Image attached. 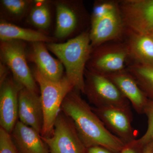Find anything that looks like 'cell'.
<instances>
[{
    "label": "cell",
    "mask_w": 153,
    "mask_h": 153,
    "mask_svg": "<svg viewBox=\"0 0 153 153\" xmlns=\"http://www.w3.org/2000/svg\"><path fill=\"white\" fill-rule=\"evenodd\" d=\"M0 125L11 134L19 118V97L23 86L8 77L0 85Z\"/></svg>",
    "instance_id": "cell-10"
},
{
    "label": "cell",
    "mask_w": 153,
    "mask_h": 153,
    "mask_svg": "<svg viewBox=\"0 0 153 153\" xmlns=\"http://www.w3.org/2000/svg\"><path fill=\"white\" fill-rule=\"evenodd\" d=\"M129 59L126 42L109 41L93 48L88 62V70L108 75L125 70Z\"/></svg>",
    "instance_id": "cell-6"
},
{
    "label": "cell",
    "mask_w": 153,
    "mask_h": 153,
    "mask_svg": "<svg viewBox=\"0 0 153 153\" xmlns=\"http://www.w3.org/2000/svg\"><path fill=\"white\" fill-rule=\"evenodd\" d=\"M30 57L36 68L47 79L57 81L64 76L62 63L51 56L43 42L33 43Z\"/></svg>",
    "instance_id": "cell-14"
},
{
    "label": "cell",
    "mask_w": 153,
    "mask_h": 153,
    "mask_svg": "<svg viewBox=\"0 0 153 153\" xmlns=\"http://www.w3.org/2000/svg\"><path fill=\"white\" fill-rule=\"evenodd\" d=\"M105 76L114 83L137 112H143L148 100L136 81L126 69Z\"/></svg>",
    "instance_id": "cell-13"
},
{
    "label": "cell",
    "mask_w": 153,
    "mask_h": 153,
    "mask_svg": "<svg viewBox=\"0 0 153 153\" xmlns=\"http://www.w3.org/2000/svg\"><path fill=\"white\" fill-rule=\"evenodd\" d=\"M77 23L76 15L68 6L59 4L56 6L55 36L57 38L67 37L76 28Z\"/></svg>",
    "instance_id": "cell-17"
},
{
    "label": "cell",
    "mask_w": 153,
    "mask_h": 153,
    "mask_svg": "<svg viewBox=\"0 0 153 153\" xmlns=\"http://www.w3.org/2000/svg\"><path fill=\"white\" fill-rule=\"evenodd\" d=\"M36 4L31 10L30 19L33 25L42 29H47L51 23V16L49 7L44 0H36Z\"/></svg>",
    "instance_id": "cell-19"
},
{
    "label": "cell",
    "mask_w": 153,
    "mask_h": 153,
    "mask_svg": "<svg viewBox=\"0 0 153 153\" xmlns=\"http://www.w3.org/2000/svg\"><path fill=\"white\" fill-rule=\"evenodd\" d=\"M47 48L59 59L66 76L78 92L85 93V66L93 48L89 32H83L64 43H47Z\"/></svg>",
    "instance_id": "cell-2"
},
{
    "label": "cell",
    "mask_w": 153,
    "mask_h": 153,
    "mask_svg": "<svg viewBox=\"0 0 153 153\" xmlns=\"http://www.w3.org/2000/svg\"><path fill=\"white\" fill-rule=\"evenodd\" d=\"M91 25L89 35L93 48L109 41L121 40L126 29L118 1L97 2L93 8Z\"/></svg>",
    "instance_id": "cell-3"
},
{
    "label": "cell",
    "mask_w": 153,
    "mask_h": 153,
    "mask_svg": "<svg viewBox=\"0 0 153 153\" xmlns=\"http://www.w3.org/2000/svg\"><path fill=\"white\" fill-rule=\"evenodd\" d=\"M85 93L95 107H115L129 109V102L105 75L85 69Z\"/></svg>",
    "instance_id": "cell-5"
},
{
    "label": "cell",
    "mask_w": 153,
    "mask_h": 153,
    "mask_svg": "<svg viewBox=\"0 0 153 153\" xmlns=\"http://www.w3.org/2000/svg\"><path fill=\"white\" fill-rule=\"evenodd\" d=\"M149 36H151V37H152V38L153 39V31L152 32H151L149 34Z\"/></svg>",
    "instance_id": "cell-27"
},
{
    "label": "cell",
    "mask_w": 153,
    "mask_h": 153,
    "mask_svg": "<svg viewBox=\"0 0 153 153\" xmlns=\"http://www.w3.org/2000/svg\"><path fill=\"white\" fill-rule=\"evenodd\" d=\"M61 111L71 118L87 149L100 146L112 152L117 153L121 152L126 145L106 128L92 108L75 89L64 99Z\"/></svg>",
    "instance_id": "cell-1"
},
{
    "label": "cell",
    "mask_w": 153,
    "mask_h": 153,
    "mask_svg": "<svg viewBox=\"0 0 153 153\" xmlns=\"http://www.w3.org/2000/svg\"><path fill=\"white\" fill-rule=\"evenodd\" d=\"M145 94L153 96V66L132 63L126 68Z\"/></svg>",
    "instance_id": "cell-18"
},
{
    "label": "cell",
    "mask_w": 153,
    "mask_h": 153,
    "mask_svg": "<svg viewBox=\"0 0 153 153\" xmlns=\"http://www.w3.org/2000/svg\"><path fill=\"white\" fill-rule=\"evenodd\" d=\"M10 134L19 153H50L41 134L19 120Z\"/></svg>",
    "instance_id": "cell-12"
},
{
    "label": "cell",
    "mask_w": 153,
    "mask_h": 153,
    "mask_svg": "<svg viewBox=\"0 0 153 153\" xmlns=\"http://www.w3.org/2000/svg\"><path fill=\"white\" fill-rule=\"evenodd\" d=\"M42 138L50 153H87L73 122L62 111L55 121L52 135Z\"/></svg>",
    "instance_id": "cell-8"
},
{
    "label": "cell",
    "mask_w": 153,
    "mask_h": 153,
    "mask_svg": "<svg viewBox=\"0 0 153 153\" xmlns=\"http://www.w3.org/2000/svg\"><path fill=\"white\" fill-rule=\"evenodd\" d=\"M144 146L143 153H153V140Z\"/></svg>",
    "instance_id": "cell-26"
},
{
    "label": "cell",
    "mask_w": 153,
    "mask_h": 153,
    "mask_svg": "<svg viewBox=\"0 0 153 153\" xmlns=\"http://www.w3.org/2000/svg\"><path fill=\"white\" fill-rule=\"evenodd\" d=\"M3 6L9 13L14 15H22L26 10L32 1L25 0H3Z\"/></svg>",
    "instance_id": "cell-21"
},
{
    "label": "cell",
    "mask_w": 153,
    "mask_h": 153,
    "mask_svg": "<svg viewBox=\"0 0 153 153\" xmlns=\"http://www.w3.org/2000/svg\"><path fill=\"white\" fill-rule=\"evenodd\" d=\"M5 65L1 63L0 67V85L4 82L8 76V69Z\"/></svg>",
    "instance_id": "cell-24"
},
{
    "label": "cell",
    "mask_w": 153,
    "mask_h": 153,
    "mask_svg": "<svg viewBox=\"0 0 153 153\" xmlns=\"http://www.w3.org/2000/svg\"><path fill=\"white\" fill-rule=\"evenodd\" d=\"M19 121L41 134L44 124V114L40 96L38 92L23 88L19 97Z\"/></svg>",
    "instance_id": "cell-11"
},
{
    "label": "cell",
    "mask_w": 153,
    "mask_h": 153,
    "mask_svg": "<svg viewBox=\"0 0 153 153\" xmlns=\"http://www.w3.org/2000/svg\"><path fill=\"white\" fill-rule=\"evenodd\" d=\"M0 38L1 41L17 40L34 42L50 43L54 39L43 33L26 28L20 27L7 22L0 24Z\"/></svg>",
    "instance_id": "cell-16"
},
{
    "label": "cell",
    "mask_w": 153,
    "mask_h": 153,
    "mask_svg": "<svg viewBox=\"0 0 153 153\" xmlns=\"http://www.w3.org/2000/svg\"><path fill=\"white\" fill-rule=\"evenodd\" d=\"M87 153H112V152L103 147L94 146L88 148Z\"/></svg>",
    "instance_id": "cell-23"
},
{
    "label": "cell",
    "mask_w": 153,
    "mask_h": 153,
    "mask_svg": "<svg viewBox=\"0 0 153 153\" xmlns=\"http://www.w3.org/2000/svg\"><path fill=\"white\" fill-rule=\"evenodd\" d=\"M121 153H137L134 147L130 144L126 145L121 152Z\"/></svg>",
    "instance_id": "cell-25"
},
{
    "label": "cell",
    "mask_w": 153,
    "mask_h": 153,
    "mask_svg": "<svg viewBox=\"0 0 153 153\" xmlns=\"http://www.w3.org/2000/svg\"><path fill=\"white\" fill-rule=\"evenodd\" d=\"M1 57L13 73V78L23 87L38 92V86L26 60L25 45L17 40L1 41Z\"/></svg>",
    "instance_id": "cell-7"
},
{
    "label": "cell",
    "mask_w": 153,
    "mask_h": 153,
    "mask_svg": "<svg viewBox=\"0 0 153 153\" xmlns=\"http://www.w3.org/2000/svg\"><path fill=\"white\" fill-rule=\"evenodd\" d=\"M125 41L129 59L133 63L153 66V39L148 35L133 33L126 30Z\"/></svg>",
    "instance_id": "cell-15"
},
{
    "label": "cell",
    "mask_w": 153,
    "mask_h": 153,
    "mask_svg": "<svg viewBox=\"0 0 153 153\" xmlns=\"http://www.w3.org/2000/svg\"><path fill=\"white\" fill-rule=\"evenodd\" d=\"M92 108L106 128L126 144L135 140L136 133L132 127L130 109L115 107Z\"/></svg>",
    "instance_id": "cell-9"
},
{
    "label": "cell",
    "mask_w": 153,
    "mask_h": 153,
    "mask_svg": "<svg viewBox=\"0 0 153 153\" xmlns=\"http://www.w3.org/2000/svg\"><path fill=\"white\" fill-rule=\"evenodd\" d=\"M33 74L40 87L44 114L41 136L44 137H51L63 100L67 94L74 89V87L66 76L59 81H52L45 77L36 67L33 69Z\"/></svg>",
    "instance_id": "cell-4"
},
{
    "label": "cell",
    "mask_w": 153,
    "mask_h": 153,
    "mask_svg": "<svg viewBox=\"0 0 153 153\" xmlns=\"http://www.w3.org/2000/svg\"><path fill=\"white\" fill-rule=\"evenodd\" d=\"M0 153H19L10 134L0 128Z\"/></svg>",
    "instance_id": "cell-22"
},
{
    "label": "cell",
    "mask_w": 153,
    "mask_h": 153,
    "mask_svg": "<svg viewBox=\"0 0 153 153\" xmlns=\"http://www.w3.org/2000/svg\"><path fill=\"white\" fill-rule=\"evenodd\" d=\"M143 112L148 117V127L144 134L139 140L130 143L133 146H145L153 140V101L149 100L147 102Z\"/></svg>",
    "instance_id": "cell-20"
}]
</instances>
